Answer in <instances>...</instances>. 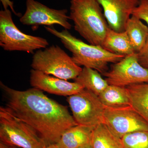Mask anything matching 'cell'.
Listing matches in <instances>:
<instances>
[{
	"instance_id": "8fae6325",
	"label": "cell",
	"mask_w": 148,
	"mask_h": 148,
	"mask_svg": "<svg viewBox=\"0 0 148 148\" xmlns=\"http://www.w3.org/2000/svg\"><path fill=\"white\" fill-rule=\"evenodd\" d=\"M103 9L109 27L118 32L125 31V25L139 0H96Z\"/></svg>"
},
{
	"instance_id": "6da1fadb",
	"label": "cell",
	"mask_w": 148,
	"mask_h": 148,
	"mask_svg": "<svg viewBox=\"0 0 148 148\" xmlns=\"http://www.w3.org/2000/svg\"><path fill=\"white\" fill-rule=\"evenodd\" d=\"M7 107L19 119L32 126L47 145L56 144L67 130L77 125L66 106L33 88L26 90L10 88L1 82Z\"/></svg>"
},
{
	"instance_id": "d6986e66",
	"label": "cell",
	"mask_w": 148,
	"mask_h": 148,
	"mask_svg": "<svg viewBox=\"0 0 148 148\" xmlns=\"http://www.w3.org/2000/svg\"><path fill=\"white\" fill-rule=\"evenodd\" d=\"M98 96L105 107L121 108L131 106L126 87L109 85Z\"/></svg>"
},
{
	"instance_id": "603a6c76",
	"label": "cell",
	"mask_w": 148,
	"mask_h": 148,
	"mask_svg": "<svg viewBox=\"0 0 148 148\" xmlns=\"http://www.w3.org/2000/svg\"><path fill=\"white\" fill-rule=\"evenodd\" d=\"M1 3L2 4L4 10L8 9V8L10 7L11 10L12 11L16 16H21V14L20 13H17L14 8L13 2L10 0H0Z\"/></svg>"
},
{
	"instance_id": "4316f807",
	"label": "cell",
	"mask_w": 148,
	"mask_h": 148,
	"mask_svg": "<svg viewBox=\"0 0 148 148\" xmlns=\"http://www.w3.org/2000/svg\"><path fill=\"white\" fill-rule=\"evenodd\" d=\"M10 148H19L18 147H9Z\"/></svg>"
},
{
	"instance_id": "7c38bea8",
	"label": "cell",
	"mask_w": 148,
	"mask_h": 148,
	"mask_svg": "<svg viewBox=\"0 0 148 148\" xmlns=\"http://www.w3.org/2000/svg\"><path fill=\"white\" fill-rule=\"evenodd\" d=\"M30 82L33 88L60 96L69 97L84 89L75 82H69L33 69L31 71Z\"/></svg>"
},
{
	"instance_id": "9c48e42d",
	"label": "cell",
	"mask_w": 148,
	"mask_h": 148,
	"mask_svg": "<svg viewBox=\"0 0 148 148\" xmlns=\"http://www.w3.org/2000/svg\"><path fill=\"white\" fill-rule=\"evenodd\" d=\"M120 138L140 131H148V124L131 106L105 107L104 123Z\"/></svg>"
},
{
	"instance_id": "ba28073f",
	"label": "cell",
	"mask_w": 148,
	"mask_h": 148,
	"mask_svg": "<svg viewBox=\"0 0 148 148\" xmlns=\"http://www.w3.org/2000/svg\"><path fill=\"white\" fill-rule=\"evenodd\" d=\"M109 85L126 87L148 83V70L138 62L137 53L126 56L103 74Z\"/></svg>"
},
{
	"instance_id": "2e32d148",
	"label": "cell",
	"mask_w": 148,
	"mask_h": 148,
	"mask_svg": "<svg viewBox=\"0 0 148 148\" xmlns=\"http://www.w3.org/2000/svg\"><path fill=\"white\" fill-rule=\"evenodd\" d=\"M90 144L92 148H124L121 138L104 123L93 129Z\"/></svg>"
},
{
	"instance_id": "3957f363",
	"label": "cell",
	"mask_w": 148,
	"mask_h": 148,
	"mask_svg": "<svg viewBox=\"0 0 148 148\" xmlns=\"http://www.w3.org/2000/svg\"><path fill=\"white\" fill-rule=\"evenodd\" d=\"M70 19L74 29L90 44L102 46L109 28L103 9L96 0H71Z\"/></svg>"
},
{
	"instance_id": "7402d4cb",
	"label": "cell",
	"mask_w": 148,
	"mask_h": 148,
	"mask_svg": "<svg viewBox=\"0 0 148 148\" xmlns=\"http://www.w3.org/2000/svg\"><path fill=\"white\" fill-rule=\"evenodd\" d=\"M136 53L139 64L148 70V38L143 48Z\"/></svg>"
},
{
	"instance_id": "9a60e30c",
	"label": "cell",
	"mask_w": 148,
	"mask_h": 148,
	"mask_svg": "<svg viewBox=\"0 0 148 148\" xmlns=\"http://www.w3.org/2000/svg\"><path fill=\"white\" fill-rule=\"evenodd\" d=\"M130 106L148 124V83L126 87Z\"/></svg>"
},
{
	"instance_id": "30bf717a",
	"label": "cell",
	"mask_w": 148,
	"mask_h": 148,
	"mask_svg": "<svg viewBox=\"0 0 148 148\" xmlns=\"http://www.w3.org/2000/svg\"><path fill=\"white\" fill-rule=\"evenodd\" d=\"M26 10L20 18L21 24L27 26L40 25L51 26L58 24L66 30H70L72 25L69 21L66 9L49 8L35 0H27Z\"/></svg>"
},
{
	"instance_id": "d4e9b609",
	"label": "cell",
	"mask_w": 148,
	"mask_h": 148,
	"mask_svg": "<svg viewBox=\"0 0 148 148\" xmlns=\"http://www.w3.org/2000/svg\"><path fill=\"white\" fill-rule=\"evenodd\" d=\"M0 148H10V147L1 142L0 143Z\"/></svg>"
},
{
	"instance_id": "52a82bcc",
	"label": "cell",
	"mask_w": 148,
	"mask_h": 148,
	"mask_svg": "<svg viewBox=\"0 0 148 148\" xmlns=\"http://www.w3.org/2000/svg\"><path fill=\"white\" fill-rule=\"evenodd\" d=\"M67 101L77 124L95 127L104 123L105 107L93 92L84 89L69 96Z\"/></svg>"
},
{
	"instance_id": "44dd1931",
	"label": "cell",
	"mask_w": 148,
	"mask_h": 148,
	"mask_svg": "<svg viewBox=\"0 0 148 148\" xmlns=\"http://www.w3.org/2000/svg\"><path fill=\"white\" fill-rule=\"evenodd\" d=\"M134 15L147 22L148 25V0H139V4L132 12Z\"/></svg>"
},
{
	"instance_id": "484cf974",
	"label": "cell",
	"mask_w": 148,
	"mask_h": 148,
	"mask_svg": "<svg viewBox=\"0 0 148 148\" xmlns=\"http://www.w3.org/2000/svg\"><path fill=\"white\" fill-rule=\"evenodd\" d=\"M80 148H92V146H91V144H88L87 145H85L82 146Z\"/></svg>"
},
{
	"instance_id": "ac0fdd59",
	"label": "cell",
	"mask_w": 148,
	"mask_h": 148,
	"mask_svg": "<svg viewBox=\"0 0 148 148\" xmlns=\"http://www.w3.org/2000/svg\"><path fill=\"white\" fill-rule=\"evenodd\" d=\"M125 31L135 52L140 51L145 45L148 38V27L141 19L132 15L125 25Z\"/></svg>"
},
{
	"instance_id": "cb8c5ba5",
	"label": "cell",
	"mask_w": 148,
	"mask_h": 148,
	"mask_svg": "<svg viewBox=\"0 0 148 148\" xmlns=\"http://www.w3.org/2000/svg\"><path fill=\"white\" fill-rule=\"evenodd\" d=\"M45 148H61L59 146L57 145V144H51L48 145Z\"/></svg>"
},
{
	"instance_id": "4fadbf2b",
	"label": "cell",
	"mask_w": 148,
	"mask_h": 148,
	"mask_svg": "<svg viewBox=\"0 0 148 148\" xmlns=\"http://www.w3.org/2000/svg\"><path fill=\"white\" fill-rule=\"evenodd\" d=\"M94 128L77 125L66 130L56 144L61 148H80L90 144Z\"/></svg>"
},
{
	"instance_id": "277c9868",
	"label": "cell",
	"mask_w": 148,
	"mask_h": 148,
	"mask_svg": "<svg viewBox=\"0 0 148 148\" xmlns=\"http://www.w3.org/2000/svg\"><path fill=\"white\" fill-rule=\"evenodd\" d=\"M0 141L9 147L45 148L47 146L34 128L7 107H0Z\"/></svg>"
},
{
	"instance_id": "e0dca14e",
	"label": "cell",
	"mask_w": 148,
	"mask_h": 148,
	"mask_svg": "<svg viewBox=\"0 0 148 148\" xmlns=\"http://www.w3.org/2000/svg\"><path fill=\"white\" fill-rule=\"evenodd\" d=\"M75 82L82 86L84 89L89 90L99 96L109 86L106 79L100 73L94 69L84 67Z\"/></svg>"
},
{
	"instance_id": "ffe728a7",
	"label": "cell",
	"mask_w": 148,
	"mask_h": 148,
	"mask_svg": "<svg viewBox=\"0 0 148 148\" xmlns=\"http://www.w3.org/2000/svg\"><path fill=\"white\" fill-rule=\"evenodd\" d=\"M121 139L124 148H148V131L130 133Z\"/></svg>"
},
{
	"instance_id": "7a4b0ae2",
	"label": "cell",
	"mask_w": 148,
	"mask_h": 148,
	"mask_svg": "<svg viewBox=\"0 0 148 148\" xmlns=\"http://www.w3.org/2000/svg\"><path fill=\"white\" fill-rule=\"evenodd\" d=\"M47 32L57 37L72 53L73 61L79 66L94 69L103 74L108 71L110 63L121 60L124 56L111 53L101 46L88 44L64 29L58 32L53 27L45 26Z\"/></svg>"
},
{
	"instance_id": "5b68a950",
	"label": "cell",
	"mask_w": 148,
	"mask_h": 148,
	"mask_svg": "<svg viewBox=\"0 0 148 148\" xmlns=\"http://www.w3.org/2000/svg\"><path fill=\"white\" fill-rule=\"evenodd\" d=\"M31 66L34 70L67 81L76 78L82 69L58 45L37 51Z\"/></svg>"
},
{
	"instance_id": "5bb4252c",
	"label": "cell",
	"mask_w": 148,
	"mask_h": 148,
	"mask_svg": "<svg viewBox=\"0 0 148 148\" xmlns=\"http://www.w3.org/2000/svg\"><path fill=\"white\" fill-rule=\"evenodd\" d=\"M101 47L111 53L125 56L136 53L125 31L118 32L110 27Z\"/></svg>"
},
{
	"instance_id": "8992f818",
	"label": "cell",
	"mask_w": 148,
	"mask_h": 148,
	"mask_svg": "<svg viewBox=\"0 0 148 148\" xmlns=\"http://www.w3.org/2000/svg\"><path fill=\"white\" fill-rule=\"evenodd\" d=\"M0 45L8 51H26L46 48L49 45L47 40L41 37L26 34L17 28L9 10L0 11Z\"/></svg>"
}]
</instances>
